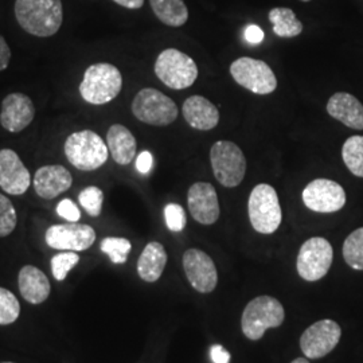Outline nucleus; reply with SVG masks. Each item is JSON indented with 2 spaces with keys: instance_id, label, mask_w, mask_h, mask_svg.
I'll list each match as a JSON object with an SVG mask.
<instances>
[{
  "instance_id": "f257e3e1",
  "label": "nucleus",
  "mask_w": 363,
  "mask_h": 363,
  "mask_svg": "<svg viewBox=\"0 0 363 363\" xmlns=\"http://www.w3.org/2000/svg\"><path fill=\"white\" fill-rule=\"evenodd\" d=\"M15 18L26 33L48 38L58 33L64 21L61 0H16Z\"/></svg>"
},
{
  "instance_id": "f03ea898",
  "label": "nucleus",
  "mask_w": 363,
  "mask_h": 363,
  "mask_svg": "<svg viewBox=\"0 0 363 363\" xmlns=\"http://www.w3.org/2000/svg\"><path fill=\"white\" fill-rule=\"evenodd\" d=\"M123 88V77L116 66L100 62L85 70L79 84L81 97L91 105H104L115 100Z\"/></svg>"
},
{
  "instance_id": "7ed1b4c3",
  "label": "nucleus",
  "mask_w": 363,
  "mask_h": 363,
  "mask_svg": "<svg viewBox=\"0 0 363 363\" xmlns=\"http://www.w3.org/2000/svg\"><path fill=\"white\" fill-rule=\"evenodd\" d=\"M65 155L69 163L81 171H94L108 160V145L93 130H79L66 139Z\"/></svg>"
},
{
  "instance_id": "20e7f679",
  "label": "nucleus",
  "mask_w": 363,
  "mask_h": 363,
  "mask_svg": "<svg viewBox=\"0 0 363 363\" xmlns=\"http://www.w3.org/2000/svg\"><path fill=\"white\" fill-rule=\"evenodd\" d=\"M249 220L256 232L272 234L279 229L283 213L280 208L279 196L271 184H257L247 201Z\"/></svg>"
},
{
  "instance_id": "39448f33",
  "label": "nucleus",
  "mask_w": 363,
  "mask_h": 363,
  "mask_svg": "<svg viewBox=\"0 0 363 363\" xmlns=\"http://www.w3.org/2000/svg\"><path fill=\"white\" fill-rule=\"evenodd\" d=\"M286 313L281 303L271 296L253 298L244 310L241 327L244 335L250 340H259L268 328L280 327Z\"/></svg>"
},
{
  "instance_id": "423d86ee",
  "label": "nucleus",
  "mask_w": 363,
  "mask_h": 363,
  "mask_svg": "<svg viewBox=\"0 0 363 363\" xmlns=\"http://www.w3.org/2000/svg\"><path fill=\"white\" fill-rule=\"evenodd\" d=\"M155 74L174 91L190 88L198 78L194 60L178 49H166L156 58Z\"/></svg>"
},
{
  "instance_id": "0eeeda50",
  "label": "nucleus",
  "mask_w": 363,
  "mask_h": 363,
  "mask_svg": "<svg viewBox=\"0 0 363 363\" xmlns=\"http://www.w3.org/2000/svg\"><path fill=\"white\" fill-rule=\"evenodd\" d=\"M210 162L216 179L223 187H237L245 178L247 159L241 148L228 140L214 143L210 150Z\"/></svg>"
},
{
  "instance_id": "6e6552de",
  "label": "nucleus",
  "mask_w": 363,
  "mask_h": 363,
  "mask_svg": "<svg viewBox=\"0 0 363 363\" xmlns=\"http://www.w3.org/2000/svg\"><path fill=\"white\" fill-rule=\"evenodd\" d=\"M132 113L142 123L164 127L172 124L179 112L169 96L154 88H144L132 101Z\"/></svg>"
},
{
  "instance_id": "1a4fd4ad",
  "label": "nucleus",
  "mask_w": 363,
  "mask_h": 363,
  "mask_svg": "<svg viewBox=\"0 0 363 363\" xmlns=\"http://www.w3.org/2000/svg\"><path fill=\"white\" fill-rule=\"evenodd\" d=\"M230 74L234 81L255 94H271L277 88V78L267 62L242 57L230 65Z\"/></svg>"
},
{
  "instance_id": "9d476101",
  "label": "nucleus",
  "mask_w": 363,
  "mask_h": 363,
  "mask_svg": "<svg viewBox=\"0 0 363 363\" xmlns=\"http://www.w3.org/2000/svg\"><path fill=\"white\" fill-rule=\"evenodd\" d=\"M333 259L331 244L322 237H312L298 250V276L307 281H318L330 271Z\"/></svg>"
},
{
  "instance_id": "9b49d317",
  "label": "nucleus",
  "mask_w": 363,
  "mask_h": 363,
  "mask_svg": "<svg viewBox=\"0 0 363 363\" xmlns=\"http://www.w3.org/2000/svg\"><path fill=\"white\" fill-rule=\"evenodd\" d=\"M342 337L337 322L323 319L310 325L300 337V349L310 359H319L334 350Z\"/></svg>"
},
{
  "instance_id": "f8f14e48",
  "label": "nucleus",
  "mask_w": 363,
  "mask_h": 363,
  "mask_svg": "<svg viewBox=\"0 0 363 363\" xmlns=\"http://www.w3.org/2000/svg\"><path fill=\"white\" fill-rule=\"evenodd\" d=\"M46 244L57 250L82 252L86 250L96 241V232L89 225L77 222L52 225L45 234Z\"/></svg>"
},
{
  "instance_id": "ddd939ff",
  "label": "nucleus",
  "mask_w": 363,
  "mask_h": 363,
  "mask_svg": "<svg viewBox=\"0 0 363 363\" xmlns=\"http://www.w3.org/2000/svg\"><path fill=\"white\" fill-rule=\"evenodd\" d=\"M303 202L316 213H335L346 205V193L337 182L315 179L303 190Z\"/></svg>"
},
{
  "instance_id": "4468645a",
  "label": "nucleus",
  "mask_w": 363,
  "mask_h": 363,
  "mask_svg": "<svg viewBox=\"0 0 363 363\" xmlns=\"http://www.w3.org/2000/svg\"><path fill=\"white\" fill-rule=\"evenodd\" d=\"M183 268L195 291L210 294L218 283V273L214 261L199 249H189L183 255Z\"/></svg>"
},
{
  "instance_id": "2eb2a0df",
  "label": "nucleus",
  "mask_w": 363,
  "mask_h": 363,
  "mask_svg": "<svg viewBox=\"0 0 363 363\" xmlns=\"http://www.w3.org/2000/svg\"><path fill=\"white\" fill-rule=\"evenodd\" d=\"M35 106L31 99L23 93H11L1 103L0 124L11 133H19L33 123Z\"/></svg>"
},
{
  "instance_id": "dca6fc26",
  "label": "nucleus",
  "mask_w": 363,
  "mask_h": 363,
  "mask_svg": "<svg viewBox=\"0 0 363 363\" xmlns=\"http://www.w3.org/2000/svg\"><path fill=\"white\" fill-rule=\"evenodd\" d=\"M31 184V175L19 155L10 150H0V189L10 195L26 193Z\"/></svg>"
},
{
  "instance_id": "f3484780",
  "label": "nucleus",
  "mask_w": 363,
  "mask_h": 363,
  "mask_svg": "<svg viewBox=\"0 0 363 363\" xmlns=\"http://www.w3.org/2000/svg\"><path fill=\"white\" fill-rule=\"evenodd\" d=\"M187 203L193 218L202 225H213L220 218L217 191L208 182H196L189 189Z\"/></svg>"
},
{
  "instance_id": "a211bd4d",
  "label": "nucleus",
  "mask_w": 363,
  "mask_h": 363,
  "mask_svg": "<svg viewBox=\"0 0 363 363\" xmlns=\"http://www.w3.org/2000/svg\"><path fill=\"white\" fill-rule=\"evenodd\" d=\"M35 193L43 199H54L72 187L73 178L64 166H43L34 175Z\"/></svg>"
},
{
  "instance_id": "6ab92c4d",
  "label": "nucleus",
  "mask_w": 363,
  "mask_h": 363,
  "mask_svg": "<svg viewBox=\"0 0 363 363\" xmlns=\"http://www.w3.org/2000/svg\"><path fill=\"white\" fill-rule=\"evenodd\" d=\"M327 112L351 130H363V105L346 91H337L327 103Z\"/></svg>"
},
{
  "instance_id": "aec40b11",
  "label": "nucleus",
  "mask_w": 363,
  "mask_h": 363,
  "mask_svg": "<svg viewBox=\"0 0 363 363\" xmlns=\"http://www.w3.org/2000/svg\"><path fill=\"white\" fill-rule=\"evenodd\" d=\"M183 116L190 127L198 130H210L220 123L217 106L202 96H191L183 103Z\"/></svg>"
},
{
  "instance_id": "412c9836",
  "label": "nucleus",
  "mask_w": 363,
  "mask_h": 363,
  "mask_svg": "<svg viewBox=\"0 0 363 363\" xmlns=\"http://www.w3.org/2000/svg\"><path fill=\"white\" fill-rule=\"evenodd\" d=\"M106 145L113 160L120 166H128L136 156V139L132 132L121 124H113L108 130Z\"/></svg>"
},
{
  "instance_id": "4be33fe9",
  "label": "nucleus",
  "mask_w": 363,
  "mask_h": 363,
  "mask_svg": "<svg viewBox=\"0 0 363 363\" xmlns=\"http://www.w3.org/2000/svg\"><path fill=\"white\" fill-rule=\"evenodd\" d=\"M18 283L22 296L31 304H40L50 295L49 279L37 267H23L19 272Z\"/></svg>"
},
{
  "instance_id": "5701e85b",
  "label": "nucleus",
  "mask_w": 363,
  "mask_h": 363,
  "mask_svg": "<svg viewBox=\"0 0 363 363\" xmlns=\"http://www.w3.org/2000/svg\"><path fill=\"white\" fill-rule=\"evenodd\" d=\"M167 253L166 249L159 242H150L144 247L139 261H138V273L142 280L147 283H155L166 268Z\"/></svg>"
},
{
  "instance_id": "b1692460",
  "label": "nucleus",
  "mask_w": 363,
  "mask_h": 363,
  "mask_svg": "<svg viewBox=\"0 0 363 363\" xmlns=\"http://www.w3.org/2000/svg\"><path fill=\"white\" fill-rule=\"evenodd\" d=\"M156 18L166 26L181 27L189 19V10L183 0H150Z\"/></svg>"
},
{
  "instance_id": "393cba45",
  "label": "nucleus",
  "mask_w": 363,
  "mask_h": 363,
  "mask_svg": "<svg viewBox=\"0 0 363 363\" xmlns=\"http://www.w3.org/2000/svg\"><path fill=\"white\" fill-rule=\"evenodd\" d=\"M269 21L272 22L273 33L281 38H294L303 33V23L296 18L291 9L276 7L269 11Z\"/></svg>"
},
{
  "instance_id": "a878e982",
  "label": "nucleus",
  "mask_w": 363,
  "mask_h": 363,
  "mask_svg": "<svg viewBox=\"0 0 363 363\" xmlns=\"http://www.w3.org/2000/svg\"><path fill=\"white\" fill-rule=\"evenodd\" d=\"M342 157L351 174L363 178V136H351L342 148Z\"/></svg>"
},
{
  "instance_id": "bb28decb",
  "label": "nucleus",
  "mask_w": 363,
  "mask_h": 363,
  "mask_svg": "<svg viewBox=\"0 0 363 363\" xmlns=\"http://www.w3.org/2000/svg\"><path fill=\"white\" fill-rule=\"evenodd\" d=\"M343 259L352 269L363 271V228L354 230L343 244Z\"/></svg>"
},
{
  "instance_id": "cd10ccee",
  "label": "nucleus",
  "mask_w": 363,
  "mask_h": 363,
  "mask_svg": "<svg viewBox=\"0 0 363 363\" xmlns=\"http://www.w3.org/2000/svg\"><path fill=\"white\" fill-rule=\"evenodd\" d=\"M100 247L113 264H124L128 259L132 245L127 238L106 237L101 241Z\"/></svg>"
},
{
  "instance_id": "c85d7f7f",
  "label": "nucleus",
  "mask_w": 363,
  "mask_h": 363,
  "mask_svg": "<svg viewBox=\"0 0 363 363\" xmlns=\"http://www.w3.org/2000/svg\"><path fill=\"white\" fill-rule=\"evenodd\" d=\"M21 313V304L13 292L0 286V325L13 323Z\"/></svg>"
},
{
  "instance_id": "c756f323",
  "label": "nucleus",
  "mask_w": 363,
  "mask_h": 363,
  "mask_svg": "<svg viewBox=\"0 0 363 363\" xmlns=\"http://www.w3.org/2000/svg\"><path fill=\"white\" fill-rule=\"evenodd\" d=\"M78 201L91 217H99L103 210L104 193L99 187L91 186L79 193Z\"/></svg>"
},
{
  "instance_id": "7c9ffc66",
  "label": "nucleus",
  "mask_w": 363,
  "mask_h": 363,
  "mask_svg": "<svg viewBox=\"0 0 363 363\" xmlns=\"http://www.w3.org/2000/svg\"><path fill=\"white\" fill-rule=\"evenodd\" d=\"M16 222L18 217L13 202L6 195L0 194V237L13 233Z\"/></svg>"
},
{
  "instance_id": "2f4dec72",
  "label": "nucleus",
  "mask_w": 363,
  "mask_h": 363,
  "mask_svg": "<svg viewBox=\"0 0 363 363\" xmlns=\"http://www.w3.org/2000/svg\"><path fill=\"white\" fill-rule=\"evenodd\" d=\"M79 261V256L74 252H66L58 253L52 259V273L55 280L62 281L67 277V273L70 272Z\"/></svg>"
},
{
  "instance_id": "473e14b6",
  "label": "nucleus",
  "mask_w": 363,
  "mask_h": 363,
  "mask_svg": "<svg viewBox=\"0 0 363 363\" xmlns=\"http://www.w3.org/2000/svg\"><path fill=\"white\" fill-rule=\"evenodd\" d=\"M164 220L171 232L179 233L186 226V213L178 203H169L164 208Z\"/></svg>"
},
{
  "instance_id": "72a5a7b5",
  "label": "nucleus",
  "mask_w": 363,
  "mask_h": 363,
  "mask_svg": "<svg viewBox=\"0 0 363 363\" xmlns=\"http://www.w3.org/2000/svg\"><path fill=\"white\" fill-rule=\"evenodd\" d=\"M57 213L60 217L69 222H77L81 218V213L78 210L76 203L70 199H62L58 206H57Z\"/></svg>"
},
{
  "instance_id": "f704fd0d",
  "label": "nucleus",
  "mask_w": 363,
  "mask_h": 363,
  "mask_svg": "<svg viewBox=\"0 0 363 363\" xmlns=\"http://www.w3.org/2000/svg\"><path fill=\"white\" fill-rule=\"evenodd\" d=\"M152 163H154V157L150 151H143L136 157V169L144 175L151 171Z\"/></svg>"
},
{
  "instance_id": "c9c22d12",
  "label": "nucleus",
  "mask_w": 363,
  "mask_h": 363,
  "mask_svg": "<svg viewBox=\"0 0 363 363\" xmlns=\"http://www.w3.org/2000/svg\"><path fill=\"white\" fill-rule=\"evenodd\" d=\"M210 357L214 363H229L230 362V354L229 351L225 350L220 345H214L210 349Z\"/></svg>"
},
{
  "instance_id": "e433bc0d",
  "label": "nucleus",
  "mask_w": 363,
  "mask_h": 363,
  "mask_svg": "<svg viewBox=\"0 0 363 363\" xmlns=\"http://www.w3.org/2000/svg\"><path fill=\"white\" fill-rule=\"evenodd\" d=\"M245 39L250 45H259L264 40V31L256 25H250L245 28Z\"/></svg>"
},
{
  "instance_id": "4c0bfd02",
  "label": "nucleus",
  "mask_w": 363,
  "mask_h": 363,
  "mask_svg": "<svg viewBox=\"0 0 363 363\" xmlns=\"http://www.w3.org/2000/svg\"><path fill=\"white\" fill-rule=\"evenodd\" d=\"M11 60V49L6 39L0 35V72L6 70L7 66L10 65Z\"/></svg>"
},
{
  "instance_id": "58836bf2",
  "label": "nucleus",
  "mask_w": 363,
  "mask_h": 363,
  "mask_svg": "<svg viewBox=\"0 0 363 363\" xmlns=\"http://www.w3.org/2000/svg\"><path fill=\"white\" fill-rule=\"evenodd\" d=\"M118 6L130 9V10H138L142 9L144 4V0H113Z\"/></svg>"
},
{
  "instance_id": "ea45409f",
  "label": "nucleus",
  "mask_w": 363,
  "mask_h": 363,
  "mask_svg": "<svg viewBox=\"0 0 363 363\" xmlns=\"http://www.w3.org/2000/svg\"><path fill=\"white\" fill-rule=\"evenodd\" d=\"M291 363H310L307 359H304V358H298V359H295V361H292Z\"/></svg>"
},
{
  "instance_id": "a19ab883",
  "label": "nucleus",
  "mask_w": 363,
  "mask_h": 363,
  "mask_svg": "<svg viewBox=\"0 0 363 363\" xmlns=\"http://www.w3.org/2000/svg\"><path fill=\"white\" fill-rule=\"evenodd\" d=\"M300 1H304V3H307V1H311V0H300Z\"/></svg>"
},
{
  "instance_id": "79ce46f5",
  "label": "nucleus",
  "mask_w": 363,
  "mask_h": 363,
  "mask_svg": "<svg viewBox=\"0 0 363 363\" xmlns=\"http://www.w3.org/2000/svg\"><path fill=\"white\" fill-rule=\"evenodd\" d=\"M1 363H13V362H1Z\"/></svg>"
}]
</instances>
